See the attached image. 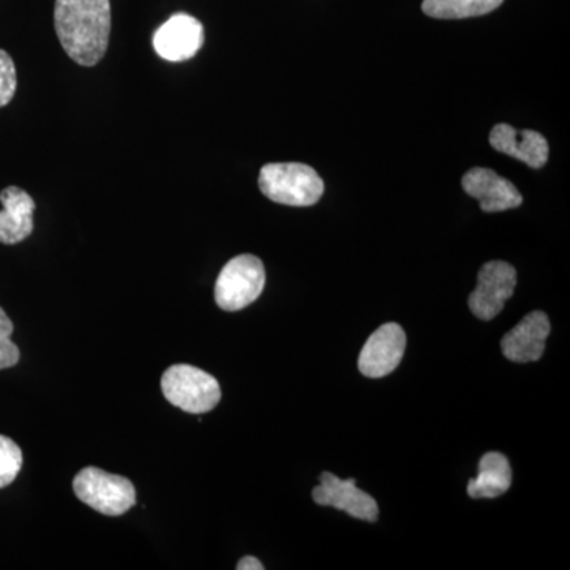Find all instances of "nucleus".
Segmentation results:
<instances>
[{
	"label": "nucleus",
	"mask_w": 570,
	"mask_h": 570,
	"mask_svg": "<svg viewBox=\"0 0 570 570\" xmlns=\"http://www.w3.org/2000/svg\"><path fill=\"white\" fill-rule=\"evenodd\" d=\"M262 194L275 204L313 206L324 195V179L313 167L298 163L266 164L258 175Z\"/></svg>",
	"instance_id": "obj_2"
},
{
	"label": "nucleus",
	"mask_w": 570,
	"mask_h": 570,
	"mask_svg": "<svg viewBox=\"0 0 570 570\" xmlns=\"http://www.w3.org/2000/svg\"><path fill=\"white\" fill-rule=\"evenodd\" d=\"M160 387L168 403L187 414H206L213 411L223 397L216 377L200 367L184 363L165 371Z\"/></svg>",
	"instance_id": "obj_3"
},
{
	"label": "nucleus",
	"mask_w": 570,
	"mask_h": 570,
	"mask_svg": "<svg viewBox=\"0 0 570 570\" xmlns=\"http://www.w3.org/2000/svg\"><path fill=\"white\" fill-rule=\"evenodd\" d=\"M55 28L71 61L96 66L110 40V0H56Z\"/></svg>",
	"instance_id": "obj_1"
},
{
	"label": "nucleus",
	"mask_w": 570,
	"mask_h": 570,
	"mask_svg": "<svg viewBox=\"0 0 570 570\" xmlns=\"http://www.w3.org/2000/svg\"><path fill=\"white\" fill-rule=\"evenodd\" d=\"M17 67L9 52L0 50V108L6 107L17 92Z\"/></svg>",
	"instance_id": "obj_18"
},
{
	"label": "nucleus",
	"mask_w": 570,
	"mask_h": 570,
	"mask_svg": "<svg viewBox=\"0 0 570 570\" xmlns=\"http://www.w3.org/2000/svg\"><path fill=\"white\" fill-rule=\"evenodd\" d=\"M14 325L0 307V371L18 365L20 362V348L11 341Z\"/></svg>",
	"instance_id": "obj_17"
},
{
	"label": "nucleus",
	"mask_w": 570,
	"mask_h": 570,
	"mask_svg": "<svg viewBox=\"0 0 570 570\" xmlns=\"http://www.w3.org/2000/svg\"><path fill=\"white\" fill-rule=\"evenodd\" d=\"M550 318L542 311L528 314L515 328L502 337V354L510 362L530 363L542 358L550 335Z\"/></svg>",
	"instance_id": "obj_11"
},
{
	"label": "nucleus",
	"mask_w": 570,
	"mask_h": 570,
	"mask_svg": "<svg viewBox=\"0 0 570 570\" xmlns=\"http://www.w3.org/2000/svg\"><path fill=\"white\" fill-rule=\"evenodd\" d=\"M406 343V333L400 325L390 322L379 326L360 352V373L371 379L389 376L400 366Z\"/></svg>",
	"instance_id": "obj_7"
},
{
	"label": "nucleus",
	"mask_w": 570,
	"mask_h": 570,
	"mask_svg": "<svg viewBox=\"0 0 570 570\" xmlns=\"http://www.w3.org/2000/svg\"><path fill=\"white\" fill-rule=\"evenodd\" d=\"M517 272L508 262H489L480 268L478 287L469 295V309L480 321H491L515 292Z\"/></svg>",
	"instance_id": "obj_6"
},
{
	"label": "nucleus",
	"mask_w": 570,
	"mask_h": 570,
	"mask_svg": "<svg viewBox=\"0 0 570 570\" xmlns=\"http://www.w3.org/2000/svg\"><path fill=\"white\" fill-rule=\"evenodd\" d=\"M0 243L18 245L31 236L33 230L32 214L36 202L21 187L10 186L0 193Z\"/></svg>",
	"instance_id": "obj_13"
},
{
	"label": "nucleus",
	"mask_w": 570,
	"mask_h": 570,
	"mask_svg": "<svg viewBox=\"0 0 570 570\" xmlns=\"http://www.w3.org/2000/svg\"><path fill=\"white\" fill-rule=\"evenodd\" d=\"M238 570H264V564L254 557H245L243 560H239L238 566H236Z\"/></svg>",
	"instance_id": "obj_19"
},
{
	"label": "nucleus",
	"mask_w": 570,
	"mask_h": 570,
	"mask_svg": "<svg viewBox=\"0 0 570 570\" xmlns=\"http://www.w3.org/2000/svg\"><path fill=\"white\" fill-rule=\"evenodd\" d=\"M205 31L197 18L176 13L154 33V50L165 61L183 62L204 47Z\"/></svg>",
	"instance_id": "obj_8"
},
{
	"label": "nucleus",
	"mask_w": 570,
	"mask_h": 570,
	"mask_svg": "<svg viewBox=\"0 0 570 570\" xmlns=\"http://www.w3.org/2000/svg\"><path fill=\"white\" fill-rule=\"evenodd\" d=\"M73 491L86 505L108 517H121L137 502L134 483L99 468H85L73 480Z\"/></svg>",
	"instance_id": "obj_4"
},
{
	"label": "nucleus",
	"mask_w": 570,
	"mask_h": 570,
	"mask_svg": "<svg viewBox=\"0 0 570 570\" xmlns=\"http://www.w3.org/2000/svg\"><path fill=\"white\" fill-rule=\"evenodd\" d=\"M512 485V469L502 453L489 452L479 463V475L469 480L468 494L472 499H493L508 493Z\"/></svg>",
	"instance_id": "obj_14"
},
{
	"label": "nucleus",
	"mask_w": 570,
	"mask_h": 570,
	"mask_svg": "<svg viewBox=\"0 0 570 570\" xmlns=\"http://www.w3.org/2000/svg\"><path fill=\"white\" fill-rule=\"evenodd\" d=\"M321 485L313 490L314 502L324 508L344 510L354 519L377 521L379 508L376 499L356 489L355 479L341 480L332 472H322Z\"/></svg>",
	"instance_id": "obj_9"
},
{
	"label": "nucleus",
	"mask_w": 570,
	"mask_h": 570,
	"mask_svg": "<svg viewBox=\"0 0 570 570\" xmlns=\"http://www.w3.org/2000/svg\"><path fill=\"white\" fill-rule=\"evenodd\" d=\"M502 2L504 0H423L422 10L438 20H464L490 13Z\"/></svg>",
	"instance_id": "obj_15"
},
{
	"label": "nucleus",
	"mask_w": 570,
	"mask_h": 570,
	"mask_svg": "<svg viewBox=\"0 0 570 570\" xmlns=\"http://www.w3.org/2000/svg\"><path fill=\"white\" fill-rule=\"evenodd\" d=\"M490 145L531 168H542L549 160V141L535 130H517L509 124H498L491 130Z\"/></svg>",
	"instance_id": "obj_12"
},
{
	"label": "nucleus",
	"mask_w": 570,
	"mask_h": 570,
	"mask_svg": "<svg viewBox=\"0 0 570 570\" xmlns=\"http://www.w3.org/2000/svg\"><path fill=\"white\" fill-rule=\"evenodd\" d=\"M265 266L255 255L243 254L224 266L216 281L214 298L228 313L253 305L265 288Z\"/></svg>",
	"instance_id": "obj_5"
},
{
	"label": "nucleus",
	"mask_w": 570,
	"mask_h": 570,
	"mask_svg": "<svg viewBox=\"0 0 570 570\" xmlns=\"http://www.w3.org/2000/svg\"><path fill=\"white\" fill-rule=\"evenodd\" d=\"M22 468V452L13 439L0 434V489L14 482Z\"/></svg>",
	"instance_id": "obj_16"
},
{
	"label": "nucleus",
	"mask_w": 570,
	"mask_h": 570,
	"mask_svg": "<svg viewBox=\"0 0 570 570\" xmlns=\"http://www.w3.org/2000/svg\"><path fill=\"white\" fill-rule=\"evenodd\" d=\"M461 186L469 197L480 202L483 213L508 212L523 204L519 189L490 168H471L461 179Z\"/></svg>",
	"instance_id": "obj_10"
}]
</instances>
